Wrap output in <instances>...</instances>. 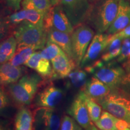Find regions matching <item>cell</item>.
<instances>
[{"label":"cell","mask_w":130,"mask_h":130,"mask_svg":"<svg viewBox=\"0 0 130 130\" xmlns=\"http://www.w3.org/2000/svg\"><path fill=\"white\" fill-rule=\"evenodd\" d=\"M13 36L18 44L30 46L36 50H42L46 46L47 32L43 28L24 21L13 30Z\"/></svg>","instance_id":"obj_5"},{"label":"cell","mask_w":130,"mask_h":130,"mask_svg":"<svg viewBox=\"0 0 130 130\" xmlns=\"http://www.w3.org/2000/svg\"><path fill=\"white\" fill-rule=\"evenodd\" d=\"M42 57L41 56V54H40V51H35L30 56L28 60L26 61L24 65L27 67L35 70L36 68L37 63L41 59Z\"/></svg>","instance_id":"obj_32"},{"label":"cell","mask_w":130,"mask_h":130,"mask_svg":"<svg viewBox=\"0 0 130 130\" xmlns=\"http://www.w3.org/2000/svg\"><path fill=\"white\" fill-rule=\"evenodd\" d=\"M81 92L84 102H85L86 106L87 107L90 120L93 122H96L98 121L101 115V107L93 99L87 96L83 91L81 90Z\"/></svg>","instance_id":"obj_22"},{"label":"cell","mask_w":130,"mask_h":130,"mask_svg":"<svg viewBox=\"0 0 130 130\" xmlns=\"http://www.w3.org/2000/svg\"><path fill=\"white\" fill-rule=\"evenodd\" d=\"M130 25V3L129 0H119L117 15L106 33L114 35Z\"/></svg>","instance_id":"obj_13"},{"label":"cell","mask_w":130,"mask_h":130,"mask_svg":"<svg viewBox=\"0 0 130 130\" xmlns=\"http://www.w3.org/2000/svg\"><path fill=\"white\" fill-rule=\"evenodd\" d=\"M130 59V38H125L122 43L121 50L119 56L116 58L118 63L125 62Z\"/></svg>","instance_id":"obj_29"},{"label":"cell","mask_w":130,"mask_h":130,"mask_svg":"<svg viewBox=\"0 0 130 130\" xmlns=\"http://www.w3.org/2000/svg\"><path fill=\"white\" fill-rule=\"evenodd\" d=\"M63 52L64 51L56 43L47 40L46 46L40 51V54L42 57L51 61Z\"/></svg>","instance_id":"obj_25"},{"label":"cell","mask_w":130,"mask_h":130,"mask_svg":"<svg viewBox=\"0 0 130 130\" xmlns=\"http://www.w3.org/2000/svg\"><path fill=\"white\" fill-rule=\"evenodd\" d=\"M122 66L126 71H127V72L130 71V59L129 60L126 61L125 62L123 63Z\"/></svg>","instance_id":"obj_39"},{"label":"cell","mask_w":130,"mask_h":130,"mask_svg":"<svg viewBox=\"0 0 130 130\" xmlns=\"http://www.w3.org/2000/svg\"><path fill=\"white\" fill-rule=\"evenodd\" d=\"M10 104V100L7 92L4 90L3 87H1L0 92V108L2 110Z\"/></svg>","instance_id":"obj_33"},{"label":"cell","mask_w":130,"mask_h":130,"mask_svg":"<svg viewBox=\"0 0 130 130\" xmlns=\"http://www.w3.org/2000/svg\"><path fill=\"white\" fill-rule=\"evenodd\" d=\"M42 82L38 74H25L15 83L8 86V93L17 104L30 105Z\"/></svg>","instance_id":"obj_2"},{"label":"cell","mask_w":130,"mask_h":130,"mask_svg":"<svg viewBox=\"0 0 130 130\" xmlns=\"http://www.w3.org/2000/svg\"><path fill=\"white\" fill-rule=\"evenodd\" d=\"M32 1L35 3L37 10L43 13L45 16L53 7L50 0H32Z\"/></svg>","instance_id":"obj_31"},{"label":"cell","mask_w":130,"mask_h":130,"mask_svg":"<svg viewBox=\"0 0 130 130\" xmlns=\"http://www.w3.org/2000/svg\"><path fill=\"white\" fill-rule=\"evenodd\" d=\"M94 36L93 30L88 24H82L75 27L71 34V40L73 58L77 66H80Z\"/></svg>","instance_id":"obj_6"},{"label":"cell","mask_w":130,"mask_h":130,"mask_svg":"<svg viewBox=\"0 0 130 130\" xmlns=\"http://www.w3.org/2000/svg\"><path fill=\"white\" fill-rule=\"evenodd\" d=\"M118 119L109 112L103 111L98 121L95 122V125L101 130H118L116 126Z\"/></svg>","instance_id":"obj_23"},{"label":"cell","mask_w":130,"mask_h":130,"mask_svg":"<svg viewBox=\"0 0 130 130\" xmlns=\"http://www.w3.org/2000/svg\"><path fill=\"white\" fill-rule=\"evenodd\" d=\"M32 114L34 130H60V117L54 108L38 107Z\"/></svg>","instance_id":"obj_8"},{"label":"cell","mask_w":130,"mask_h":130,"mask_svg":"<svg viewBox=\"0 0 130 130\" xmlns=\"http://www.w3.org/2000/svg\"><path fill=\"white\" fill-rule=\"evenodd\" d=\"M122 84L130 85V71H128L127 73H126V75L123 78Z\"/></svg>","instance_id":"obj_38"},{"label":"cell","mask_w":130,"mask_h":130,"mask_svg":"<svg viewBox=\"0 0 130 130\" xmlns=\"http://www.w3.org/2000/svg\"><path fill=\"white\" fill-rule=\"evenodd\" d=\"M60 130H82V127L72 117L64 116L61 119Z\"/></svg>","instance_id":"obj_30"},{"label":"cell","mask_w":130,"mask_h":130,"mask_svg":"<svg viewBox=\"0 0 130 130\" xmlns=\"http://www.w3.org/2000/svg\"><path fill=\"white\" fill-rule=\"evenodd\" d=\"M18 42L13 35L8 37L0 46V62L1 64L9 62L15 54Z\"/></svg>","instance_id":"obj_19"},{"label":"cell","mask_w":130,"mask_h":130,"mask_svg":"<svg viewBox=\"0 0 130 130\" xmlns=\"http://www.w3.org/2000/svg\"><path fill=\"white\" fill-rule=\"evenodd\" d=\"M111 90L108 86L95 77L89 78L81 90L95 101L105 97L111 92Z\"/></svg>","instance_id":"obj_15"},{"label":"cell","mask_w":130,"mask_h":130,"mask_svg":"<svg viewBox=\"0 0 130 130\" xmlns=\"http://www.w3.org/2000/svg\"><path fill=\"white\" fill-rule=\"evenodd\" d=\"M92 130H99V129H98V128L96 127V126L92 125Z\"/></svg>","instance_id":"obj_42"},{"label":"cell","mask_w":130,"mask_h":130,"mask_svg":"<svg viewBox=\"0 0 130 130\" xmlns=\"http://www.w3.org/2000/svg\"><path fill=\"white\" fill-rule=\"evenodd\" d=\"M116 37H120L122 39L125 38H130V25H129L126 28H125L121 31L117 32V33L111 35L110 36V39Z\"/></svg>","instance_id":"obj_34"},{"label":"cell","mask_w":130,"mask_h":130,"mask_svg":"<svg viewBox=\"0 0 130 130\" xmlns=\"http://www.w3.org/2000/svg\"><path fill=\"white\" fill-rule=\"evenodd\" d=\"M99 1H100V0H89V1L90 3V4L92 5H94L95 4H96V3L98 2Z\"/></svg>","instance_id":"obj_41"},{"label":"cell","mask_w":130,"mask_h":130,"mask_svg":"<svg viewBox=\"0 0 130 130\" xmlns=\"http://www.w3.org/2000/svg\"><path fill=\"white\" fill-rule=\"evenodd\" d=\"M123 130H130V128H127V129H123Z\"/></svg>","instance_id":"obj_45"},{"label":"cell","mask_w":130,"mask_h":130,"mask_svg":"<svg viewBox=\"0 0 130 130\" xmlns=\"http://www.w3.org/2000/svg\"><path fill=\"white\" fill-rule=\"evenodd\" d=\"M25 69L22 66H15L7 62L1 64L0 83L1 87L15 83L23 77Z\"/></svg>","instance_id":"obj_14"},{"label":"cell","mask_w":130,"mask_h":130,"mask_svg":"<svg viewBox=\"0 0 130 130\" xmlns=\"http://www.w3.org/2000/svg\"><path fill=\"white\" fill-rule=\"evenodd\" d=\"M22 9L25 10H37L32 0H23L21 3Z\"/></svg>","instance_id":"obj_36"},{"label":"cell","mask_w":130,"mask_h":130,"mask_svg":"<svg viewBox=\"0 0 130 130\" xmlns=\"http://www.w3.org/2000/svg\"><path fill=\"white\" fill-rule=\"evenodd\" d=\"M122 40V39L120 37L110 39L109 43L102 54L101 60L104 63H108L118 57L121 53Z\"/></svg>","instance_id":"obj_20"},{"label":"cell","mask_w":130,"mask_h":130,"mask_svg":"<svg viewBox=\"0 0 130 130\" xmlns=\"http://www.w3.org/2000/svg\"><path fill=\"white\" fill-rule=\"evenodd\" d=\"M53 27L57 30L71 35L74 27L60 4L53 6Z\"/></svg>","instance_id":"obj_17"},{"label":"cell","mask_w":130,"mask_h":130,"mask_svg":"<svg viewBox=\"0 0 130 130\" xmlns=\"http://www.w3.org/2000/svg\"><path fill=\"white\" fill-rule=\"evenodd\" d=\"M85 130H92V125H91L90 126H89V128H86V129H85Z\"/></svg>","instance_id":"obj_44"},{"label":"cell","mask_w":130,"mask_h":130,"mask_svg":"<svg viewBox=\"0 0 130 130\" xmlns=\"http://www.w3.org/2000/svg\"><path fill=\"white\" fill-rule=\"evenodd\" d=\"M47 40L57 45L70 58L74 60L71 35L53 28L48 32Z\"/></svg>","instance_id":"obj_16"},{"label":"cell","mask_w":130,"mask_h":130,"mask_svg":"<svg viewBox=\"0 0 130 130\" xmlns=\"http://www.w3.org/2000/svg\"><path fill=\"white\" fill-rule=\"evenodd\" d=\"M15 130H34V116L30 110L22 107L16 115Z\"/></svg>","instance_id":"obj_18"},{"label":"cell","mask_w":130,"mask_h":130,"mask_svg":"<svg viewBox=\"0 0 130 130\" xmlns=\"http://www.w3.org/2000/svg\"><path fill=\"white\" fill-rule=\"evenodd\" d=\"M87 74L85 71L77 69L72 71L68 77L69 78L71 84L74 87H82L83 88L87 81Z\"/></svg>","instance_id":"obj_26"},{"label":"cell","mask_w":130,"mask_h":130,"mask_svg":"<svg viewBox=\"0 0 130 130\" xmlns=\"http://www.w3.org/2000/svg\"><path fill=\"white\" fill-rule=\"evenodd\" d=\"M63 98V92L53 84L46 86L37 94L35 104L39 107L54 108Z\"/></svg>","instance_id":"obj_10"},{"label":"cell","mask_w":130,"mask_h":130,"mask_svg":"<svg viewBox=\"0 0 130 130\" xmlns=\"http://www.w3.org/2000/svg\"><path fill=\"white\" fill-rule=\"evenodd\" d=\"M60 4L74 28L87 22L93 7L89 0H61Z\"/></svg>","instance_id":"obj_7"},{"label":"cell","mask_w":130,"mask_h":130,"mask_svg":"<svg viewBox=\"0 0 130 130\" xmlns=\"http://www.w3.org/2000/svg\"><path fill=\"white\" fill-rule=\"evenodd\" d=\"M110 36L107 33H97L94 36L79 67L84 68L96 61L108 46Z\"/></svg>","instance_id":"obj_9"},{"label":"cell","mask_w":130,"mask_h":130,"mask_svg":"<svg viewBox=\"0 0 130 130\" xmlns=\"http://www.w3.org/2000/svg\"><path fill=\"white\" fill-rule=\"evenodd\" d=\"M68 113L83 128L86 129L91 126L90 116L81 91L73 101L68 110Z\"/></svg>","instance_id":"obj_11"},{"label":"cell","mask_w":130,"mask_h":130,"mask_svg":"<svg viewBox=\"0 0 130 130\" xmlns=\"http://www.w3.org/2000/svg\"><path fill=\"white\" fill-rule=\"evenodd\" d=\"M51 64L50 60L42 57L35 70L44 79H53V69Z\"/></svg>","instance_id":"obj_24"},{"label":"cell","mask_w":130,"mask_h":130,"mask_svg":"<svg viewBox=\"0 0 130 130\" xmlns=\"http://www.w3.org/2000/svg\"><path fill=\"white\" fill-rule=\"evenodd\" d=\"M119 0H100L93 5L86 23L97 33L107 32L118 13Z\"/></svg>","instance_id":"obj_1"},{"label":"cell","mask_w":130,"mask_h":130,"mask_svg":"<svg viewBox=\"0 0 130 130\" xmlns=\"http://www.w3.org/2000/svg\"><path fill=\"white\" fill-rule=\"evenodd\" d=\"M116 126L118 130H123L127 129V128H130V123L122 119H118Z\"/></svg>","instance_id":"obj_37"},{"label":"cell","mask_w":130,"mask_h":130,"mask_svg":"<svg viewBox=\"0 0 130 130\" xmlns=\"http://www.w3.org/2000/svg\"><path fill=\"white\" fill-rule=\"evenodd\" d=\"M36 50L32 47L23 44H18L15 54L12 59L9 61L11 64L15 66H20L25 64L30 56Z\"/></svg>","instance_id":"obj_21"},{"label":"cell","mask_w":130,"mask_h":130,"mask_svg":"<svg viewBox=\"0 0 130 130\" xmlns=\"http://www.w3.org/2000/svg\"><path fill=\"white\" fill-rule=\"evenodd\" d=\"M25 12L26 21L36 27L43 28L45 14L43 13L38 10H29Z\"/></svg>","instance_id":"obj_27"},{"label":"cell","mask_w":130,"mask_h":130,"mask_svg":"<svg viewBox=\"0 0 130 130\" xmlns=\"http://www.w3.org/2000/svg\"><path fill=\"white\" fill-rule=\"evenodd\" d=\"M84 69L86 72L93 74L94 77L106 84L111 90L117 88L120 84H122L123 78L126 75L123 68L113 63L105 64L101 60L85 66Z\"/></svg>","instance_id":"obj_3"},{"label":"cell","mask_w":130,"mask_h":130,"mask_svg":"<svg viewBox=\"0 0 130 130\" xmlns=\"http://www.w3.org/2000/svg\"><path fill=\"white\" fill-rule=\"evenodd\" d=\"M1 130H9V129H7V128L4 127V126H3L2 125L1 126Z\"/></svg>","instance_id":"obj_43"},{"label":"cell","mask_w":130,"mask_h":130,"mask_svg":"<svg viewBox=\"0 0 130 130\" xmlns=\"http://www.w3.org/2000/svg\"><path fill=\"white\" fill-rule=\"evenodd\" d=\"M50 2H51V6L53 7V6L60 4L61 0H50Z\"/></svg>","instance_id":"obj_40"},{"label":"cell","mask_w":130,"mask_h":130,"mask_svg":"<svg viewBox=\"0 0 130 130\" xmlns=\"http://www.w3.org/2000/svg\"><path fill=\"white\" fill-rule=\"evenodd\" d=\"M24 21H26V12L24 9L15 12L10 15L7 18L8 23L14 30Z\"/></svg>","instance_id":"obj_28"},{"label":"cell","mask_w":130,"mask_h":130,"mask_svg":"<svg viewBox=\"0 0 130 130\" xmlns=\"http://www.w3.org/2000/svg\"><path fill=\"white\" fill-rule=\"evenodd\" d=\"M8 7L14 12L20 10L21 3L23 0H5Z\"/></svg>","instance_id":"obj_35"},{"label":"cell","mask_w":130,"mask_h":130,"mask_svg":"<svg viewBox=\"0 0 130 130\" xmlns=\"http://www.w3.org/2000/svg\"><path fill=\"white\" fill-rule=\"evenodd\" d=\"M129 3H130V0H129Z\"/></svg>","instance_id":"obj_46"},{"label":"cell","mask_w":130,"mask_h":130,"mask_svg":"<svg viewBox=\"0 0 130 130\" xmlns=\"http://www.w3.org/2000/svg\"><path fill=\"white\" fill-rule=\"evenodd\" d=\"M116 118L130 123V96L115 89L106 96L95 101Z\"/></svg>","instance_id":"obj_4"},{"label":"cell","mask_w":130,"mask_h":130,"mask_svg":"<svg viewBox=\"0 0 130 130\" xmlns=\"http://www.w3.org/2000/svg\"><path fill=\"white\" fill-rule=\"evenodd\" d=\"M53 66V79H62L68 77L77 66L73 59L70 58L64 52L51 60Z\"/></svg>","instance_id":"obj_12"}]
</instances>
